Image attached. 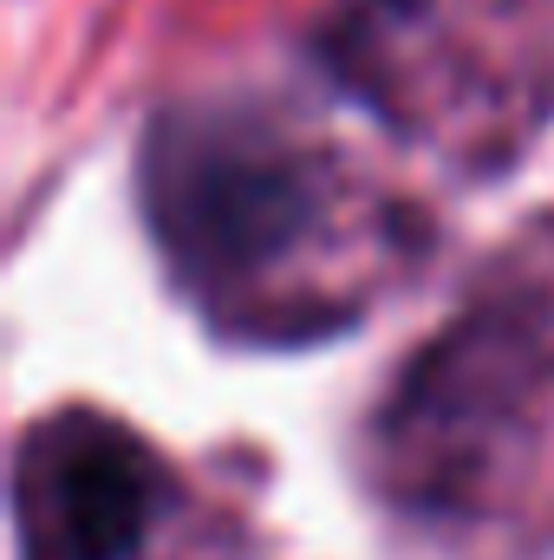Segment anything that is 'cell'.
<instances>
[{
	"label": "cell",
	"mask_w": 554,
	"mask_h": 560,
	"mask_svg": "<svg viewBox=\"0 0 554 560\" xmlns=\"http://www.w3.org/2000/svg\"><path fill=\"white\" fill-rule=\"evenodd\" d=\"M339 163L255 98H183L150 112L138 209L176 293L222 332H313L333 313L300 287L339 229Z\"/></svg>",
	"instance_id": "1"
},
{
	"label": "cell",
	"mask_w": 554,
	"mask_h": 560,
	"mask_svg": "<svg viewBox=\"0 0 554 560\" xmlns=\"http://www.w3.org/2000/svg\"><path fill=\"white\" fill-rule=\"evenodd\" d=\"M554 423V293L503 280L385 392L372 476L412 515H483Z\"/></svg>",
	"instance_id": "2"
},
{
	"label": "cell",
	"mask_w": 554,
	"mask_h": 560,
	"mask_svg": "<svg viewBox=\"0 0 554 560\" xmlns=\"http://www.w3.org/2000/svg\"><path fill=\"white\" fill-rule=\"evenodd\" d=\"M170 489V463L125 418L66 405L13 443V555L143 560Z\"/></svg>",
	"instance_id": "3"
},
{
	"label": "cell",
	"mask_w": 554,
	"mask_h": 560,
	"mask_svg": "<svg viewBox=\"0 0 554 560\" xmlns=\"http://www.w3.org/2000/svg\"><path fill=\"white\" fill-rule=\"evenodd\" d=\"M437 0H339L333 13H326V26H320V52L339 66V72H353L366 52H379L392 33H405L412 20H424Z\"/></svg>",
	"instance_id": "4"
}]
</instances>
